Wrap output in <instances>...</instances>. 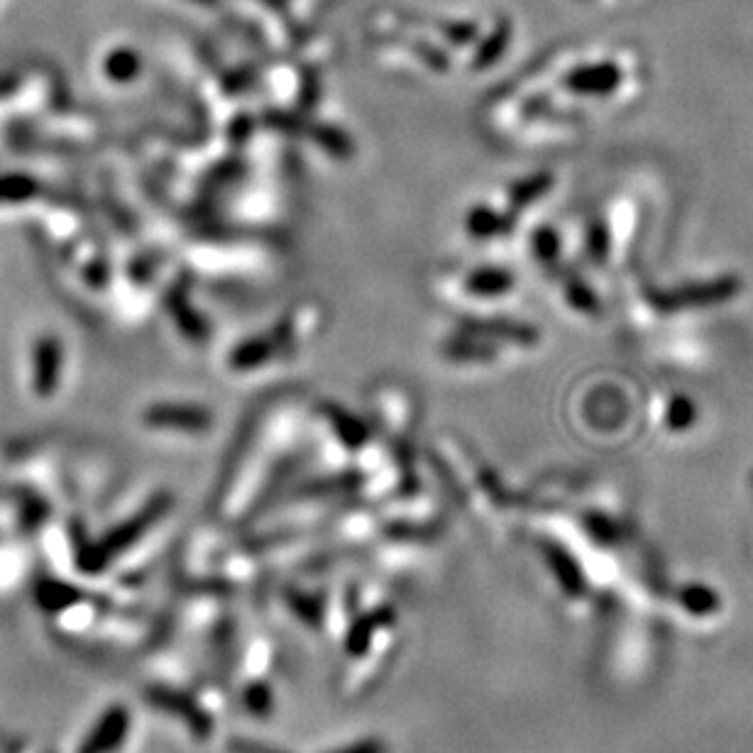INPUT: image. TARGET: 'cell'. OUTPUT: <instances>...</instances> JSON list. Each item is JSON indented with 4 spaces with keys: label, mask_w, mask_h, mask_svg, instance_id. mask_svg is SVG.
<instances>
[{
    "label": "cell",
    "mask_w": 753,
    "mask_h": 753,
    "mask_svg": "<svg viewBox=\"0 0 753 753\" xmlns=\"http://www.w3.org/2000/svg\"><path fill=\"white\" fill-rule=\"evenodd\" d=\"M555 565H558V577H560V585L565 587V592L568 595H582V587H585V582H582V575L580 570H577V565L573 563L570 558H565L563 553H555Z\"/></svg>",
    "instance_id": "4"
},
{
    "label": "cell",
    "mask_w": 753,
    "mask_h": 753,
    "mask_svg": "<svg viewBox=\"0 0 753 753\" xmlns=\"http://www.w3.org/2000/svg\"><path fill=\"white\" fill-rule=\"evenodd\" d=\"M150 700L155 702V705L159 709L164 707V709H169V712H174V714H179V717H184L186 724H189V727L194 729L199 736H206L208 731H211V719H208L199 707L191 705V702L186 700V697L177 695V692L162 690V687H157V690L150 692Z\"/></svg>",
    "instance_id": "2"
},
{
    "label": "cell",
    "mask_w": 753,
    "mask_h": 753,
    "mask_svg": "<svg viewBox=\"0 0 753 753\" xmlns=\"http://www.w3.org/2000/svg\"><path fill=\"white\" fill-rule=\"evenodd\" d=\"M245 700L247 707L255 714H267L269 707H272V697H269V690L265 685H252L250 690L245 692Z\"/></svg>",
    "instance_id": "5"
},
{
    "label": "cell",
    "mask_w": 753,
    "mask_h": 753,
    "mask_svg": "<svg viewBox=\"0 0 753 753\" xmlns=\"http://www.w3.org/2000/svg\"><path fill=\"white\" fill-rule=\"evenodd\" d=\"M680 604H683L685 612L692 614V617H712V614H717L719 607H722V599H719L712 587L692 582V585H685L683 590H680Z\"/></svg>",
    "instance_id": "3"
},
{
    "label": "cell",
    "mask_w": 753,
    "mask_h": 753,
    "mask_svg": "<svg viewBox=\"0 0 753 753\" xmlns=\"http://www.w3.org/2000/svg\"><path fill=\"white\" fill-rule=\"evenodd\" d=\"M130 729V714L125 707H113L108 709L101 717V722L96 724V729L91 731L86 744L81 746L79 753H113L123 744L125 734Z\"/></svg>",
    "instance_id": "1"
},
{
    "label": "cell",
    "mask_w": 753,
    "mask_h": 753,
    "mask_svg": "<svg viewBox=\"0 0 753 753\" xmlns=\"http://www.w3.org/2000/svg\"><path fill=\"white\" fill-rule=\"evenodd\" d=\"M331 753H387V746L377 739H367V741H360V744L348 746V749L331 751Z\"/></svg>",
    "instance_id": "6"
}]
</instances>
